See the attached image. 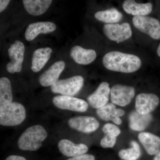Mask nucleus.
<instances>
[{"mask_svg":"<svg viewBox=\"0 0 160 160\" xmlns=\"http://www.w3.org/2000/svg\"><path fill=\"white\" fill-rule=\"evenodd\" d=\"M103 32L109 40L117 43L129 40L132 34L131 26L128 22L105 24L103 26Z\"/></svg>","mask_w":160,"mask_h":160,"instance_id":"obj_5","label":"nucleus"},{"mask_svg":"<svg viewBox=\"0 0 160 160\" xmlns=\"http://www.w3.org/2000/svg\"><path fill=\"white\" fill-rule=\"evenodd\" d=\"M97 114L102 120L109 121L111 120L116 124L120 125L122 123L120 118L125 114V111L121 109H116V106L112 103L107 104L99 109H97Z\"/></svg>","mask_w":160,"mask_h":160,"instance_id":"obj_16","label":"nucleus"},{"mask_svg":"<svg viewBox=\"0 0 160 160\" xmlns=\"http://www.w3.org/2000/svg\"><path fill=\"white\" fill-rule=\"evenodd\" d=\"M25 48L21 41H16L10 46L8 49V54L10 59L6 65V69L11 73L19 72L22 67Z\"/></svg>","mask_w":160,"mask_h":160,"instance_id":"obj_7","label":"nucleus"},{"mask_svg":"<svg viewBox=\"0 0 160 160\" xmlns=\"http://www.w3.org/2000/svg\"><path fill=\"white\" fill-rule=\"evenodd\" d=\"M131 147L129 149H121L118 156L123 160H137L141 155V151L138 144L134 141L130 143Z\"/></svg>","mask_w":160,"mask_h":160,"instance_id":"obj_25","label":"nucleus"},{"mask_svg":"<svg viewBox=\"0 0 160 160\" xmlns=\"http://www.w3.org/2000/svg\"><path fill=\"white\" fill-rule=\"evenodd\" d=\"M124 11L127 14L134 17L146 16L152 11V3H139L133 0H126L122 5Z\"/></svg>","mask_w":160,"mask_h":160,"instance_id":"obj_14","label":"nucleus"},{"mask_svg":"<svg viewBox=\"0 0 160 160\" xmlns=\"http://www.w3.org/2000/svg\"><path fill=\"white\" fill-rule=\"evenodd\" d=\"M26 11L32 15L38 16L45 13L52 1L51 0H24L22 1Z\"/></svg>","mask_w":160,"mask_h":160,"instance_id":"obj_22","label":"nucleus"},{"mask_svg":"<svg viewBox=\"0 0 160 160\" xmlns=\"http://www.w3.org/2000/svg\"><path fill=\"white\" fill-rule=\"evenodd\" d=\"M84 82L82 77L74 76L65 79L58 80L51 86V90L54 93L72 97L79 92L82 88Z\"/></svg>","mask_w":160,"mask_h":160,"instance_id":"obj_4","label":"nucleus"},{"mask_svg":"<svg viewBox=\"0 0 160 160\" xmlns=\"http://www.w3.org/2000/svg\"><path fill=\"white\" fill-rule=\"evenodd\" d=\"M10 1L9 0H1L0 1V12L4 11L8 6Z\"/></svg>","mask_w":160,"mask_h":160,"instance_id":"obj_29","label":"nucleus"},{"mask_svg":"<svg viewBox=\"0 0 160 160\" xmlns=\"http://www.w3.org/2000/svg\"><path fill=\"white\" fill-rule=\"evenodd\" d=\"M94 17L106 24H117L122 19L123 14L118 9L112 8L97 12L95 13Z\"/></svg>","mask_w":160,"mask_h":160,"instance_id":"obj_23","label":"nucleus"},{"mask_svg":"<svg viewBox=\"0 0 160 160\" xmlns=\"http://www.w3.org/2000/svg\"><path fill=\"white\" fill-rule=\"evenodd\" d=\"M153 160H160V150L155 156Z\"/></svg>","mask_w":160,"mask_h":160,"instance_id":"obj_31","label":"nucleus"},{"mask_svg":"<svg viewBox=\"0 0 160 160\" xmlns=\"http://www.w3.org/2000/svg\"><path fill=\"white\" fill-rule=\"evenodd\" d=\"M57 26L54 23L49 22H38L32 23L27 26L25 36L27 41H32L41 33L47 34L54 31Z\"/></svg>","mask_w":160,"mask_h":160,"instance_id":"obj_15","label":"nucleus"},{"mask_svg":"<svg viewBox=\"0 0 160 160\" xmlns=\"http://www.w3.org/2000/svg\"><path fill=\"white\" fill-rule=\"evenodd\" d=\"M102 131L106 135L117 137L121 133V130L118 127L111 123H107L103 126Z\"/></svg>","mask_w":160,"mask_h":160,"instance_id":"obj_26","label":"nucleus"},{"mask_svg":"<svg viewBox=\"0 0 160 160\" xmlns=\"http://www.w3.org/2000/svg\"><path fill=\"white\" fill-rule=\"evenodd\" d=\"M52 103L60 109L78 112H85L88 108V104L85 100L73 97L58 95L52 98Z\"/></svg>","mask_w":160,"mask_h":160,"instance_id":"obj_9","label":"nucleus"},{"mask_svg":"<svg viewBox=\"0 0 160 160\" xmlns=\"http://www.w3.org/2000/svg\"><path fill=\"white\" fill-rule=\"evenodd\" d=\"M26 118V109L20 103L12 102L0 106V124L2 126H18L22 123Z\"/></svg>","mask_w":160,"mask_h":160,"instance_id":"obj_3","label":"nucleus"},{"mask_svg":"<svg viewBox=\"0 0 160 160\" xmlns=\"http://www.w3.org/2000/svg\"><path fill=\"white\" fill-rule=\"evenodd\" d=\"M68 125L71 129L85 133H90L96 131L99 127V123L94 117L78 116L68 120Z\"/></svg>","mask_w":160,"mask_h":160,"instance_id":"obj_10","label":"nucleus"},{"mask_svg":"<svg viewBox=\"0 0 160 160\" xmlns=\"http://www.w3.org/2000/svg\"><path fill=\"white\" fill-rule=\"evenodd\" d=\"M138 138L150 155H156L159 151L160 138L157 136L150 132H142L139 133Z\"/></svg>","mask_w":160,"mask_h":160,"instance_id":"obj_19","label":"nucleus"},{"mask_svg":"<svg viewBox=\"0 0 160 160\" xmlns=\"http://www.w3.org/2000/svg\"><path fill=\"white\" fill-rule=\"evenodd\" d=\"M135 93V90L132 86L116 84L111 88L110 99L114 105L124 107L130 103Z\"/></svg>","mask_w":160,"mask_h":160,"instance_id":"obj_8","label":"nucleus"},{"mask_svg":"<svg viewBox=\"0 0 160 160\" xmlns=\"http://www.w3.org/2000/svg\"><path fill=\"white\" fill-rule=\"evenodd\" d=\"M58 148L62 154L72 158L85 154L88 150L85 144H75L67 139L61 140L58 144Z\"/></svg>","mask_w":160,"mask_h":160,"instance_id":"obj_17","label":"nucleus"},{"mask_svg":"<svg viewBox=\"0 0 160 160\" xmlns=\"http://www.w3.org/2000/svg\"><path fill=\"white\" fill-rule=\"evenodd\" d=\"M103 66L108 70L122 73H133L142 67V61L136 55L121 51L109 52L102 58Z\"/></svg>","mask_w":160,"mask_h":160,"instance_id":"obj_1","label":"nucleus"},{"mask_svg":"<svg viewBox=\"0 0 160 160\" xmlns=\"http://www.w3.org/2000/svg\"><path fill=\"white\" fill-rule=\"evenodd\" d=\"M66 160H95V158L92 155L84 154L70 158Z\"/></svg>","mask_w":160,"mask_h":160,"instance_id":"obj_28","label":"nucleus"},{"mask_svg":"<svg viewBox=\"0 0 160 160\" xmlns=\"http://www.w3.org/2000/svg\"><path fill=\"white\" fill-rule=\"evenodd\" d=\"M65 63L59 61L55 62L39 78L40 84L43 87H48L54 85L58 81L59 78L65 69Z\"/></svg>","mask_w":160,"mask_h":160,"instance_id":"obj_13","label":"nucleus"},{"mask_svg":"<svg viewBox=\"0 0 160 160\" xmlns=\"http://www.w3.org/2000/svg\"><path fill=\"white\" fill-rule=\"evenodd\" d=\"M152 120V116L150 113L142 114L133 111L129 115V127L134 131H143L149 126Z\"/></svg>","mask_w":160,"mask_h":160,"instance_id":"obj_21","label":"nucleus"},{"mask_svg":"<svg viewBox=\"0 0 160 160\" xmlns=\"http://www.w3.org/2000/svg\"><path fill=\"white\" fill-rule=\"evenodd\" d=\"M111 89L109 83L103 82L97 89L87 98L90 106L95 109H99L108 103Z\"/></svg>","mask_w":160,"mask_h":160,"instance_id":"obj_12","label":"nucleus"},{"mask_svg":"<svg viewBox=\"0 0 160 160\" xmlns=\"http://www.w3.org/2000/svg\"><path fill=\"white\" fill-rule=\"evenodd\" d=\"M117 142V138L106 135L101 140V146L104 148H112L115 146Z\"/></svg>","mask_w":160,"mask_h":160,"instance_id":"obj_27","label":"nucleus"},{"mask_svg":"<svg viewBox=\"0 0 160 160\" xmlns=\"http://www.w3.org/2000/svg\"><path fill=\"white\" fill-rule=\"evenodd\" d=\"M5 160H27L25 158L20 156L10 155L7 157Z\"/></svg>","mask_w":160,"mask_h":160,"instance_id":"obj_30","label":"nucleus"},{"mask_svg":"<svg viewBox=\"0 0 160 160\" xmlns=\"http://www.w3.org/2000/svg\"><path fill=\"white\" fill-rule=\"evenodd\" d=\"M159 102V98L154 93H139L136 98V111L142 114H149L158 107Z\"/></svg>","mask_w":160,"mask_h":160,"instance_id":"obj_11","label":"nucleus"},{"mask_svg":"<svg viewBox=\"0 0 160 160\" xmlns=\"http://www.w3.org/2000/svg\"><path fill=\"white\" fill-rule=\"evenodd\" d=\"M132 22L135 28L154 40L160 39V22L157 19L146 16L133 17Z\"/></svg>","mask_w":160,"mask_h":160,"instance_id":"obj_6","label":"nucleus"},{"mask_svg":"<svg viewBox=\"0 0 160 160\" xmlns=\"http://www.w3.org/2000/svg\"><path fill=\"white\" fill-rule=\"evenodd\" d=\"M47 137V132L41 125L30 126L23 132L18 140L19 149L24 151H36Z\"/></svg>","mask_w":160,"mask_h":160,"instance_id":"obj_2","label":"nucleus"},{"mask_svg":"<svg viewBox=\"0 0 160 160\" xmlns=\"http://www.w3.org/2000/svg\"><path fill=\"white\" fill-rule=\"evenodd\" d=\"M52 49L49 47L41 48L35 50L32 59L31 69L35 72L42 69L51 57Z\"/></svg>","mask_w":160,"mask_h":160,"instance_id":"obj_20","label":"nucleus"},{"mask_svg":"<svg viewBox=\"0 0 160 160\" xmlns=\"http://www.w3.org/2000/svg\"><path fill=\"white\" fill-rule=\"evenodd\" d=\"M12 90L11 82L8 78L0 79V106L12 102Z\"/></svg>","mask_w":160,"mask_h":160,"instance_id":"obj_24","label":"nucleus"},{"mask_svg":"<svg viewBox=\"0 0 160 160\" xmlns=\"http://www.w3.org/2000/svg\"><path fill=\"white\" fill-rule=\"evenodd\" d=\"M70 54L74 62L80 65H89L97 58L94 50L85 49L79 46H73L70 50Z\"/></svg>","mask_w":160,"mask_h":160,"instance_id":"obj_18","label":"nucleus"},{"mask_svg":"<svg viewBox=\"0 0 160 160\" xmlns=\"http://www.w3.org/2000/svg\"><path fill=\"white\" fill-rule=\"evenodd\" d=\"M157 53L158 55V56L160 57V43L159 45L158 46L157 49Z\"/></svg>","mask_w":160,"mask_h":160,"instance_id":"obj_32","label":"nucleus"}]
</instances>
